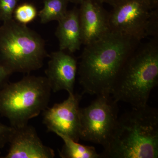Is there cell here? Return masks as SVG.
<instances>
[{
  "mask_svg": "<svg viewBox=\"0 0 158 158\" xmlns=\"http://www.w3.org/2000/svg\"><path fill=\"white\" fill-rule=\"evenodd\" d=\"M19 0H0V19L7 21L13 18V13Z\"/></svg>",
  "mask_w": 158,
  "mask_h": 158,
  "instance_id": "obj_16",
  "label": "cell"
},
{
  "mask_svg": "<svg viewBox=\"0 0 158 158\" xmlns=\"http://www.w3.org/2000/svg\"><path fill=\"white\" fill-rule=\"evenodd\" d=\"M10 147L5 158H53V149L46 146L36 130L28 124L13 127L9 142Z\"/></svg>",
  "mask_w": 158,
  "mask_h": 158,
  "instance_id": "obj_9",
  "label": "cell"
},
{
  "mask_svg": "<svg viewBox=\"0 0 158 158\" xmlns=\"http://www.w3.org/2000/svg\"><path fill=\"white\" fill-rule=\"evenodd\" d=\"M1 22H2V21H1V19H0V23H1Z\"/></svg>",
  "mask_w": 158,
  "mask_h": 158,
  "instance_id": "obj_21",
  "label": "cell"
},
{
  "mask_svg": "<svg viewBox=\"0 0 158 158\" xmlns=\"http://www.w3.org/2000/svg\"><path fill=\"white\" fill-rule=\"evenodd\" d=\"M52 91L46 77L27 75L9 82L0 89V115L12 127L27 125L48 107Z\"/></svg>",
  "mask_w": 158,
  "mask_h": 158,
  "instance_id": "obj_5",
  "label": "cell"
},
{
  "mask_svg": "<svg viewBox=\"0 0 158 158\" xmlns=\"http://www.w3.org/2000/svg\"><path fill=\"white\" fill-rule=\"evenodd\" d=\"M56 35L60 50H68L73 53L80 49L82 41L78 9L67 11L65 16L58 21Z\"/></svg>",
  "mask_w": 158,
  "mask_h": 158,
  "instance_id": "obj_12",
  "label": "cell"
},
{
  "mask_svg": "<svg viewBox=\"0 0 158 158\" xmlns=\"http://www.w3.org/2000/svg\"><path fill=\"white\" fill-rule=\"evenodd\" d=\"M97 96L89 106L80 108V139L101 144L105 148L118 119V102L111 94Z\"/></svg>",
  "mask_w": 158,
  "mask_h": 158,
  "instance_id": "obj_7",
  "label": "cell"
},
{
  "mask_svg": "<svg viewBox=\"0 0 158 158\" xmlns=\"http://www.w3.org/2000/svg\"><path fill=\"white\" fill-rule=\"evenodd\" d=\"M157 38L138 45L123 65L111 91L117 102L132 108L147 105L150 94L158 83Z\"/></svg>",
  "mask_w": 158,
  "mask_h": 158,
  "instance_id": "obj_3",
  "label": "cell"
},
{
  "mask_svg": "<svg viewBox=\"0 0 158 158\" xmlns=\"http://www.w3.org/2000/svg\"><path fill=\"white\" fill-rule=\"evenodd\" d=\"M81 95L69 94L68 98L42 112L43 122L48 131L68 137L76 142L80 140V102Z\"/></svg>",
  "mask_w": 158,
  "mask_h": 158,
  "instance_id": "obj_8",
  "label": "cell"
},
{
  "mask_svg": "<svg viewBox=\"0 0 158 158\" xmlns=\"http://www.w3.org/2000/svg\"><path fill=\"white\" fill-rule=\"evenodd\" d=\"M84 0H68L69 2L76 4V5H81Z\"/></svg>",
  "mask_w": 158,
  "mask_h": 158,
  "instance_id": "obj_20",
  "label": "cell"
},
{
  "mask_svg": "<svg viewBox=\"0 0 158 158\" xmlns=\"http://www.w3.org/2000/svg\"><path fill=\"white\" fill-rule=\"evenodd\" d=\"M68 2V0H44L43 7L37 14L40 23L45 24L62 19L67 12Z\"/></svg>",
  "mask_w": 158,
  "mask_h": 158,
  "instance_id": "obj_14",
  "label": "cell"
},
{
  "mask_svg": "<svg viewBox=\"0 0 158 158\" xmlns=\"http://www.w3.org/2000/svg\"><path fill=\"white\" fill-rule=\"evenodd\" d=\"M141 41L110 31L85 45L78 64L79 83L83 93L111 94L123 65Z\"/></svg>",
  "mask_w": 158,
  "mask_h": 158,
  "instance_id": "obj_1",
  "label": "cell"
},
{
  "mask_svg": "<svg viewBox=\"0 0 158 158\" xmlns=\"http://www.w3.org/2000/svg\"><path fill=\"white\" fill-rule=\"evenodd\" d=\"M109 21L110 31L140 41L148 36H158V10L148 0H125L113 7Z\"/></svg>",
  "mask_w": 158,
  "mask_h": 158,
  "instance_id": "obj_6",
  "label": "cell"
},
{
  "mask_svg": "<svg viewBox=\"0 0 158 158\" xmlns=\"http://www.w3.org/2000/svg\"><path fill=\"white\" fill-rule=\"evenodd\" d=\"M13 130L12 126H8L0 122V153L1 150L9 143Z\"/></svg>",
  "mask_w": 158,
  "mask_h": 158,
  "instance_id": "obj_17",
  "label": "cell"
},
{
  "mask_svg": "<svg viewBox=\"0 0 158 158\" xmlns=\"http://www.w3.org/2000/svg\"><path fill=\"white\" fill-rule=\"evenodd\" d=\"M10 73L0 64V89L9 82Z\"/></svg>",
  "mask_w": 158,
  "mask_h": 158,
  "instance_id": "obj_18",
  "label": "cell"
},
{
  "mask_svg": "<svg viewBox=\"0 0 158 158\" xmlns=\"http://www.w3.org/2000/svg\"><path fill=\"white\" fill-rule=\"evenodd\" d=\"M78 9L82 44L96 41L110 32L109 12L96 0H84Z\"/></svg>",
  "mask_w": 158,
  "mask_h": 158,
  "instance_id": "obj_11",
  "label": "cell"
},
{
  "mask_svg": "<svg viewBox=\"0 0 158 158\" xmlns=\"http://www.w3.org/2000/svg\"><path fill=\"white\" fill-rule=\"evenodd\" d=\"M97 2L100 3V4H103V3H106L109 4L110 6L114 7V6H117L118 4H120L124 2L125 0H96Z\"/></svg>",
  "mask_w": 158,
  "mask_h": 158,
  "instance_id": "obj_19",
  "label": "cell"
},
{
  "mask_svg": "<svg viewBox=\"0 0 158 158\" xmlns=\"http://www.w3.org/2000/svg\"><path fill=\"white\" fill-rule=\"evenodd\" d=\"M104 148L102 158H158V110L146 105L118 117Z\"/></svg>",
  "mask_w": 158,
  "mask_h": 158,
  "instance_id": "obj_2",
  "label": "cell"
},
{
  "mask_svg": "<svg viewBox=\"0 0 158 158\" xmlns=\"http://www.w3.org/2000/svg\"><path fill=\"white\" fill-rule=\"evenodd\" d=\"M47 56L44 40L26 25L13 18L0 26V64L10 74L38 70Z\"/></svg>",
  "mask_w": 158,
  "mask_h": 158,
  "instance_id": "obj_4",
  "label": "cell"
},
{
  "mask_svg": "<svg viewBox=\"0 0 158 158\" xmlns=\"http://www.w3.org/2000/svg\"><path fill=\"white\" fill-rule=\"evenodd\" d=\"M37 14V9L34 5L24 3L15 8L13 18L17 22L27 25L33 21Z\"/></svg>",
  "mask_w": 158,
  "mask_h": 158,
  "instance_id": "obj_15",
  "label": "cell"
},
{
  "mask_svg": "<svg viewBox=\"0 0 158 158\" xmlns=\"http://www.w3.org/2000/svg\"><path fill=\"white\" fill-rule=\"evenodd\" d=\"M77 69V61L72 55L60 50L52 52L45 71L52 91L73 94Z\"/></svg>",
  "mask_w": 158,
  "mask_h": 158,
  "instance_id": "obj_10",
  "label": "cell"
},
{
  "mask_svg": "<svg viewBox=\"0 0 158 158\" xmlns=\"http://www.w3.org/2000/svg\"><path fill=\"white\" fill-rule=\"evenodd\" d=\"M64 142L59 154L62 158H101L102 154L97 152L95 148L79 144L68 137L57 134Z\"/></svg>",
  "mask_w": 158,
  "mask_h": 158,
  "instance_id": "obj_13",
  "label": "cell"
}]
</instances>
